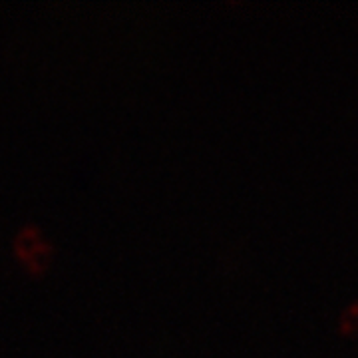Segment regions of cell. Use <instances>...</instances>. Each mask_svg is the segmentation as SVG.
<instances>
[{
	"mask_svg": "<svg viewBox=\"0 0 358 358\" xmlns=\"http://www.w3.org/2000/svg\"><path fill=\"white\" fill-rule=\"evenodd\" d=\"M336 333L343 338H355L358 336V301H350L336 320Z\"/></svg>",
	"mask_w": 358,
	"mask_h": 358,
	"instance_id": "3",
	"label": "cell"
},
{
	"mask_svg": "<svg viewBox=\"0 0 358 358\" xmlns=\"http://www.w3.org/2000/svg\"><path fill=\"white\" fill-rule=\"evenodd\" d=\"M52 255H54V245L46 239H42L24 259L26 268L32 273V275H38L40 271H44V267L50 263Z\"/></svg>",
	"mask_w": 358,
	"mask_h": 358,
	"instance_id": "2",
	"label": "cell"
},
{
	"mask_svg": "<svg viewBox=\"0 0 358 358\" xmlns=\"http://www.w3.org/2000/svg\"><path fill=\"white\" fill-rule=\"evenodd\" d=\"M42 241V229L36 223H26L14 237V253L20 261H24L28 253Z\"/></svg>",
	"mask_w": 358,
	"mask_h": 358,
	"instance_id": "1",
	"label": "cell"
}]
</instances>
